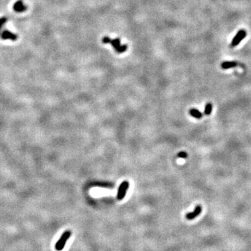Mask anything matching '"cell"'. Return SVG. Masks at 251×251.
<instances>
[{
    "label": "cell",
    "mask_w": 251,
    "mask_h": 251,
    "mask_svg": "<svg viewBox=\"0 0 251 251\" xmlns=\"http://www.w3.org/2000/svg\"><path fill=\"white\" fill-rule=\"evenodd\" d=\"M103 43H110L113 47H115L116 52L118 53L124 52L127 49V45H120V39L119 38H115L114 40H112L109 37H104L103 39Z\"/></svg>",
    "instance_id": "cell-1"
},
{
    "label": "cell",
    "mask_w": 251,
    "mask_h": 251,
    "mask_svg": "<svg viewBox=\"0 0 251 251\" xmlns=\"http://www.w3.org/2000/svg\"><path fill=\"white\" fill-rule=\"evenodd\" d=\"M71 232L70 230H66L62 234L61 237L59 238V239L58 240L57 242L55 244V249L57 251H61L64 249L65 247L66 243L67 242L68 240L69 239V238L71 236Z\"/></svg>",
    "instance_id": "cell-2"
},
{
    "label": "cell",
    "mask_w": 251,
    "mask_h": 251,
    "mask_svg": "<svg viewBox=\"0 0 251 251\" xmlns=\"http://www.w3.org/2000/svg\"><path fill=\"white\" fill-rule=\"evenodd\" d=\"M129 188V183L127 181H124L121 184L119 187L118 192L117 194V199L118 200H122L125 197L126 193L127 192L128 188Z\"/></svg>",
    "instance_id": "cell-3"
},
{
    "label": "cell",
    "mask_w": 251,
    "mask_h": 251,
    "mask_svg": "<svg viewBox=\"0 0 251 251\" xmlns=\"http://www.w3.org/2000/svg\"><path fill=\"white\" fill-rule=\"evenodd\" d=\"M245 36H246V32L245 30L241 29V30L239 31L237 34H236V36L233 38V39H232V43H231V47H236L237 45H239Z\"/></svg>",
    "instance_id": "cell-4"
},
{
    "label": "cell",
    "mask_w": 251,
    "mask_h": 251,
    "mask_svg": "<svg viewBox=\"0 0 251 251\" xmlns=\"http://www.w3.org/2000/svg\"><path fill=\"white\" fill-rule=\"evenodd\" d=\"M202 207L200 205H197L195 206V208L194 209V210L192 212H189L186 215V218L188 221H191V220L195 219V218H197V216L200 215L202 213Z\"/></svg>",
    "instance_id": "cell-5"
},
{
    "label": "cell",
    "mask_w": 251,
    "mask_h": 251,
    "mask_svg": "<svg viewBox=\"0 0 251 251\" xmlns=\"http://www.w3.org/2000/svg\"><path fill=\"white\" fill-rule=\"evenodd\" d=\"M27 6L24 4L23 1L22 0H18L13 5V10L18 13L25 12L27 10Z\"/></svg>",
    "instance_id": "cell-6"
},
{
    "label": "cell",
    "mask_w": 251,
    "mask_h": 251,
    "mask_svg": "<svg viewBox=\"0 0 251 251\" xmlns=\"http://www.w3.org/2000/svg\"><path fill=\"white\" fill-rule=\"evenodd\" d=\"M1 37L3 39L6 40L9 39L11 40V41H16L18 39V36L16 34H13V33L9 32L8 30H4V32L1 33Z\"/></svg>",
    "instance_id": "cell-7"
},
{
    "label": "cell",
    "mask_w": 251,
    "mask_h": 251,
    "mask_svg": "<svg viewBox=\"0 0 251 251\" xmlns=\"http://www.w3.org/2000/svg\"><path fill=\"white\" fill-rule=\"evenodd\" d=\"M189 113L192 117H195V118L197 119H200L202 117V115H203L202 113L200 111L198 110L197 109H195V108L190 109L189 111Z\"/></svg>",
    "instance_id": "cell-8"
},
{
    "label": "cell",
    "mask_w": 251,
    "mask_h": 251,
    "mask_svg": "<svg viewBox=\"0 0 251 251\" xmlns=\"http://www.w3.org/2000/svg\"><path fill=\"white\" fill-rule=\"evenodd\" d=\"M237 66V63L235 62H225L221 64V68L223 69H232Z\"/></svg>",
    "instance_id": "cell-9"
},
{
    "label": "cell",
    "mask_w": 251,
    "mask_h": 251,
    "mask_svg": "<svg viewBox=\"0 0 251 251\" xmlns=\"http://www.w3.org/2000/svg\"><path fill=\"white\" fill-rule=\"evenodd\" d=\"M212 108H213V105H212L211 103H206L204 107V115H207V116L208 115H210L212 112Z\"/></svg>",
    "instance_id": "cell-10"
},
{
    "label": "cell",
    "mask_w": 251,
    "mask_h": 251,
    "mask_svg": "<svg viewBox=\"0 0 251 251\" xmlns=\"http://www.w3.org/2000/svg\"><path fill=\"white\" fill-rule=\"evenodd\" d=\"M177 157L181 158H187L188 157V153L185 151H181L177 154Z\"/></svg>",
    "instance_id": "cell-11"
},
{
    "label": "cell",
    "mask_w": 251,
    "mask_h": 251,
    "mask_svg": "<svg viewBox=\"0 0 251 251\" xmlns=\"http://www.w3.org/2000/svg\"><path fill=\"white\" fill-rule=\"evenodd\" d=\"M6 22H7V18H6L3 17V18H0V31H1V27H2L3 25H4V24L6 23Z\"/></svg>",
    "instance_id": "cell-12"
}]
</instances>
